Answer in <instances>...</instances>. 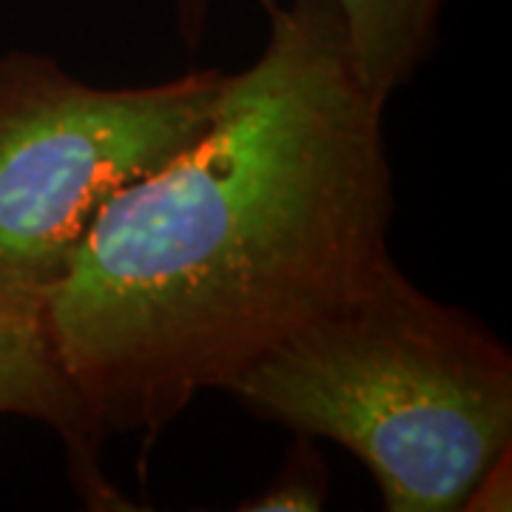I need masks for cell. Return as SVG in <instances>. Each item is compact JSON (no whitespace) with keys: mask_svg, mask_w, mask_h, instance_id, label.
Returning <instances> with one entry per match:
<instances>
[{"mask_svg":"<svg viewBox=\"0 0 512 512\" xmlns=\"http://www.w3.org/2000/svg\"><path fill=\"white\" fill-rule=\"evenodd\" d=\"M200 137L114 194L43 325L94 433L157 436L393 262L384 106L328 0L265 3Z\"/></svg>","mask_w":512,"mask_h":512,"instance_id":"cell-1","label":"cell"},{"mask_svg":"<svg viewBox=\"0 0 512 512\" xmlns=\"http://www.w3.org/2000/svg\"><path fill=\"white\" fill-rule=\"evenodd\" d=\"M225 393L251 416L328 439L390 512L461 510L512 441V356L390 262L373 285L259 356Z\"/></svg>","mask_w":512,"mask_h":512,"instance_id":"cell-2","label":"cell"},{"mask_svg":"<svg viewBox=\"0 0 512 512\" xmlns=\"http://www.w3.org/2000/svg\"><path fill=\"white\" fill-rule=\"evenodd\" d=\"M228 74L94 86L46 55L0 57V311L43 319L111 197L200 137Z\"/></svg>","mask_w":512,"mask_h":512,"instance_id":"cell-3","label":"cell"},{"mask_svg":"<svg viewBox=\"0 0 512 512\" xmlns=\"http://www.w3.org/2000/svg\"><path fill=\"white\" fill-rule=\"evenodd\" d=\"M0 416L49 424L72 456L74 481L97 507L117 495L97 467L100 436L60 365L43 319L0 311Z\"/></svg>","mask_w":512,"mask_h":512,"instance_id":"cell-4","label":"cell"},{"mask_svg":"<svg viewBox=\"0 0 512 512\" xmlns=\"http://www.w3.org/2000/svg\"><path fill=\"white\" fill-rule=\"evenodd\" d=\"M271 0H262V6ZM345 23L365 89L387 106L436 46L444 0H328ZM211 0H180V29L197 43Z\"/></svg>","mask_w":512,"mask_h":512,"instance_id":"cell-5","label":"cell"},{"mask_svg":"<svg viewBox=\"0 0 512 512\" xmlns=\"http://www.w3.org/2000/svg\"><path fill=\"white\" fill-rule=\"evenodd\" d=\"M311 436H299L282 461L279 473L271 478V484L239 504V510L251 512H313L322 510L328 501L330 490V470L322 453L313 447Z\"/></svg>","mask_w":512,"mask_h":512,"instance_id":"cell-6","label":"cell"},{"mask_svg":"<svg viewBox=\"0 0 512 512\" xmlns=\"http://www.w3.org/2000/svg\"><path fill=\"white\" fill-rule=\"evenodd\" d=\"M512 447H501L493 461L481 470L476 484L464 498V512H507L512 507Z\"/></svg>","mask_w":512,"mask_h":512,"instance_id":"cell-7","label":"cell"}]
</instances>
